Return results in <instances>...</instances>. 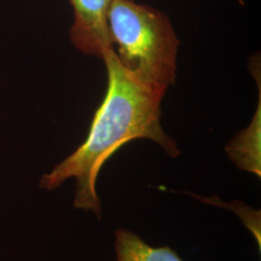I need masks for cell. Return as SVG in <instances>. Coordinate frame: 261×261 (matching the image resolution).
Instances as JSON below:
<instances>
[{"label": "cell", "mask_w": 261, "mask_h": 261, "mask_svg": "<svg viewBox=\"0 0 261 261\" xmlns=\"http://www.w3.org/2000/svg\"><path fill=\"white\" fill-rule=\"evenodd\" d=\"M103 61L108 72V88L86 140L43 175L39 183L41 188L53 191L75 178V208L92 211L99 219L102 204L96 190L97 178L105 163L120 147L130 140L145 139L159 144L172 158L181 153L176 141L161 124V105L167 88L130 74L119 63L112 47Z\"/></svg>", "instance_id": "cell-1"}, {"label": "cell", "mask_w": 261, "mask_h": 261, "mask_svg": "<svg viewBox=\"0 0 261 261\" xmlns=\"http://www.w3.org/2000/svg\"><path fill=\"white\" fill-rule=\"evenodd\" d=\"M108 30L119 63L148 84H175L180 41L164 12L135 0H112Z\"/></svg>", "instance_id": "cell-2"}, {"label": "cell", "mask_w": 261, "mask_h": 261, "mask_svg": "<svg viewBox=\"0 0 261 261\" xmlns=\"http://www.w3.org/2000/svg\"><path fill=\"white\" fill-rule=\"evenodd\" d=\"M74 10L70 29L72 44L88 56L103 60L112 48L108 30V11L112 0H69Z\"/></svg>", "instance_id": "cell-3"}, {"label": "cell", "mask_w": 261, "mask_h": 261, "mask_svg": "<svg viewBox=\"0 0 261 261\" xmlns=\"http://www.w3.org/2000/svg\"><path fill=\"white\" fill-rule=\"evenodd\" d=\"M249 69L258 84V103L250 125L240 130L226 146L225 153L234 165L255 176H261V85L260 59L252 56Z\"/></svg>", "instance_id": "cell-4"}, {"label": "cell", "mask_w": 261, "mask_h": 261, "mask_svg": "<svg viewBox=\"0 0 261 261\" xmlns=\"http://www.w3.org/2000/svg\"><path fill=\"white\" fill-rule=\"evenodd\" d=\"M116 261H184L169 247L155 248L129 229L115 231Z\"/></svg>", "instance_id": "cell-5"}, {"label": "cell", "mask_w": 261, "mask_h": 261, "mask_svg": "<svg viewBox=\"0 0 261 261\" xmlns=\"http://www.w3.org/2000/svg\"><path fill=\"white\" fill-rule=\"evenodd\" d=\"M191 196L199 198V200L204 201L210 204L214 205L224 206V208H227L229 210H232L236 214L238 215L243 222V224L246 225V227L252 232V235L255 237L256 241L258 243L259 249L261 248V231H260V210H255L251 207L244 204L241 201L232 200L229 203H226L222 201L219 197L214 196L213 197H200L195 196L192 194H189Z\"/></svg>", "instance_id": "cell-6"}, {"label": "cell", "mask_w": 261, "mask_h": 261, "mask_svg": "<svg viewBox=\"0 0 261 261\" xmlns=\"http://www.w3.org/2000/svg\"><path fill=\"white\" fill-rule=\"evenodd\" d=\"M237 1H238L240 4H244V1H243V0H237Z\"/></svg>", "instance_id": "cell-7"}]
</instances>
